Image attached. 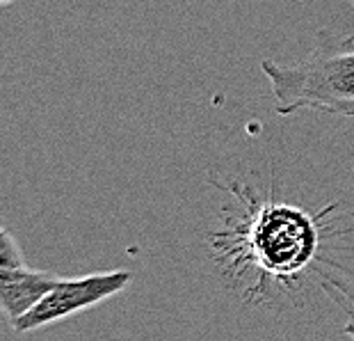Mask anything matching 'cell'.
Here are the masks:
<instances>
[{"label": "cell", "mask_w": 354, "mask_h": 341, "mask_svg": "<svg viewBox=\"0 0 354 341\" xmlns=\"http://www.w3.org/2000/svg\"><path fill=\"white\" fill-rule=\"evenodd\" d=\"M12 3H17V0H0V7H7V5H12Z\"/></svg>", "instance_id": "8992f818"}, {"label": "cell", "mask_w": 354, "mask_h": 341, "mask_svg": "<svg viewBox=\"0 0 354 341\" xmlns=\"http://www.w3.org/2000/svg\"><path fill=\"white\" fill-rule=\"evenodd\" d=\"M288 117L215 138L185 172L165 254L192 302L243 328L338 323L354 339V179L288 151Z\"/></svg>", "instance_id": "6da1fadb"}, {"label": "cell", "mask_w": 354, "mask_h": 341, "mask_svg": "<svg viewBox=\"0 0 354 341\" xmlns=\"http://www.w3.org/2000/svg\"><path fill=\"white\" fill-rule=\"evenodd\" d=\"M0 266H26V256L19 241L0 227Z\"/></svg>", "instance_id": "5b68a950"}, {"label": "cell", "mask_w": 354, "mask_h": 341, "mask_svg": "<svg viewBox=\"0 0 354 341\" xmlns=\"http://www.w3.org/2000/svg\"><path fill=\"white\" fill-rule=\"evenodd\" d=\"M350 3H352V7H354V0H350ZM350 37H354V33H352V35H350Z\"/></svg>", "instance_id": "52a82bcc"}, {"label": "cell", "mask_w": 354, "mask_h": 341, "mask_svg": "<svg viewBox=\"0 0 354 341\" xmlns=\"http://www.w3.org/2000/svg\"><path fill=\"white\" fill-rule=\"evenodd\" d=\"M277 115L320 112L354 119V37L320 30L313 51L295 64L263 60Z\"/></svg>", "instance_id": "7a4b0ae2"}, {"label": "cell", "mask_w": 354, "mask_h": 341, "mask_svg": "<svg viewBox=\"0 0 354 341\" xmlns=\"http://www.w3.org/2000/svg\"><path fill=\"white\" fill-rule=\"evenodd\" d=\"M57 275L50 270H35L28 266H0V314L14 323L55 284Z\"/></svg>", "instance_id": "277c9868"}, {"label": "cell", "mask_w": 354, "mask_h": 341, "mask_svg": "<svg viewBox=\"0 0 354 341\" xmlns=\"http://www.w3.org/2000/svg\"><path fill=\"white\" fill-rule=\"evenodd\" d=\"M131 282L133 272L126 268L89 272L82 277H57L55 284L37 300V305L12 323V330L17 335H30V332L66 321L115 298L117 293L126 291Z\"/></svg>", "instance_id": "3957f363"}]
</instances>
